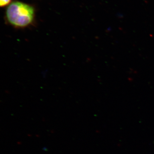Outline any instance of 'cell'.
Listing matches in <instances>:
<instances>
[{"label": "cell", "mask_w": 154, "mask_h": 154, "mask_svg": "<svg viewBox=\"0 0 154 154\" xmlns=\"http://www.w3.org/2000/svg\"><path fill=\"white\" fill-rule=\"evenodd\" d=\"M35 11L30 5L15 1L6 9L5 19L7 23L16 28L29 27L34 21Z\"/></svg>", "instance_id": "obj_1"}, {"label": "cell", "mask_w": 154, "mask_h": 154, "mask_svg": "<svg viewBox=\"0 0 154 154\" xmlns=\"http://www.w3.org/2000/svg\"><path fill=\"white\" fill-rule=\"evenodd\" d=\"M12 0H0V8H3L9 5Z\"/></svg>", "instance_id": "obj_2"}]
</instances>
